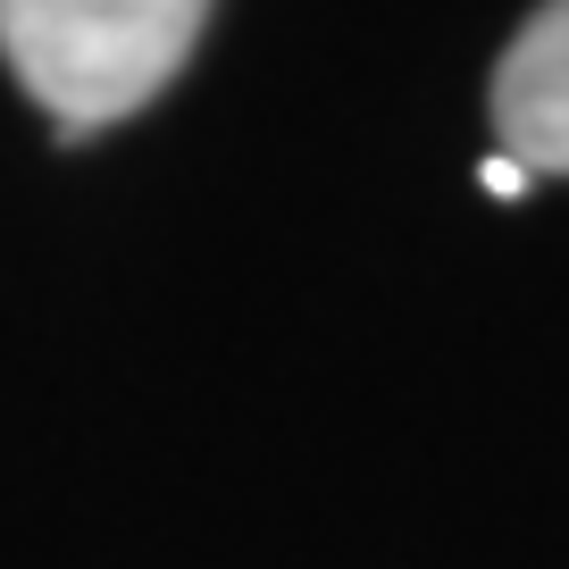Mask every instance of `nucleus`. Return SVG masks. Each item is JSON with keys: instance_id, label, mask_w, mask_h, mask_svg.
Segmentation results:
<instances>
[{"instance_id": "nucleus-1", "label": "nucleus", "mask_w": 569, "mask_h": 569, "mask_svg": "<svg viewBox=\"0 0 569 569\" xmlns=\"http://www.w3.org/2000/svg\"><path fill=\"white\" fill-rule=\"evenodd\" d=\"M201 26V0H0V59L59 142H84L134 118L193 59Z\"/></svg>"}, {"instance_id": "nucleus-2", "label": "nucleus", "mask_w": 569, "mask_h": 569, "mask_svg": "<svg viewBox=\"0 0 569 569\" xmlns=\"http://www.w3.org/2000/svg\"><path fill=\"white\" fill-rule=\"evenodd\" d=\"M495 134L528 177H569V0L511 34L495 68Z\"/></svg>"}, {"instance_id": "nucleus-3", "label": "nucleus", "mask_w": 569, "mask_h": 569, "mask_svg": "<svg viewBox=\"0 0 569 569\" xmlns=\"http://www.w3.org/2000/svg\"><path fill=\"white\" fill-rule=\"evenodd\" d=\"M478 184H486V193H495V201H519V193H528V184H536V177H528V168H519V160H511V151H495V160H486V168H478Z\"/></svg>"}]
</instances>
